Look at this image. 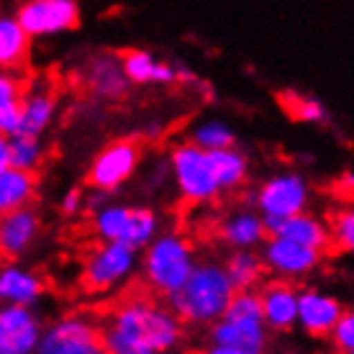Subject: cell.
I'll return each mask as SVG.
<instances>
[{
    "label": "cell",
    "mask_w": 354,
    "mask_h": 354,
    "mask_svg": "<svg viewBox=\"0 0 354 354\" xmlns=\"http://www.w3.org/2000/svg\"><path fill=\"white\" fill-rule=\"evenodd\" d=\"M270 234L283 236V239H290V241H295V244H303V247L319 249V252H326L328 249L326 221L308 211L295 213V216H290V218L280 221Z\"/></svg>",
    "instance_id": "obj_22"
},
{
    "label": "cell",
    "mask_w": 354,
    "mask_h": 354,
    "mask_svg": "<svg viewBox=\"0 0 354 354\" xmlns=\"http://www.w3.org/2000/svg\"><path fill=\"white\" fill-rule=\"evenodd\" d=\"M328 339L339 354H354V313L344 310L334 328L328 331Z\"/></svg>",
    "instance_id": "obj_32"
},
{
    "label": "cell",
    "mask_w": 354,
    "mask_h": 354,
    "mask_svg": "<svg viewBox=\"0 0 354 354\" xmlns=\"http://www.w3.org/2000/svg\"><path fill=\"white\" fill-rule=\"evenodd\" d=\"M57 111H59V97L52 85L34 82L31 88H24L18 103V133L44 136L52 129Z\"/></svg>",
    "instance_id": "obj_14"
},
{
    "label": "cell",
    "mask_w": 354,
    "mask_h": 354,
    "mask_svg": "<svg viewBox=\"0 0 354 354\" xmlns=\"http://www.w3.org/2000/svg\"><path fill=\"white\" fill-rule=\"evenodd\" d=\"M142 252L144 280L162 298L180 290L198 262L193 241L180 231H160Z\"/></svg>",
    "instance_id": "obj_3"
},
{
    "label": "cell",
    "mask_w": 354,
    "mask_h": 354,
    "mask_svg": "<svg viewBox=\"0 0 354 354\" xmlns=\"http://www.w3.org/2000/svg\"><path fill=\"white\" fill-rule=\"evenodd\" d=\"M211 344H229L247 349L252 354H265L267 349V326L262 319L254 316H234L221 313V319L211 324Z\"/></svg>",
    "instance_id": "obj_15"
},
{
    "label": "cell",
    "mask_w": 354,
    "mask_h": 354,
    "mask_svg": "<svg viewBox=\"0 0 354 354\" xmlns=\"http://www.w3.org/2000/svg\"><path fill=\"white\" fill-rule=\"evenodd\" d=\"M108 203V193H100V190H93V193H85V211L95 213L97 208H103Z\"/></svg>",
    "instance_id": "obj_34"
},
{
    "label": "cell",
    "mask_w": 354,
    "mask_h": 354,
    "mask_svg": "<svg viewBox=\"0 0 354 354\" xmlns=\"http://www.w3.org/2000/svg\"><path fill=\"white\" fill-rule=\"evenodd\" d=\"M162 223L160 216L144 208V205H129V203H111L108 201L103 208L93 213V231L100 241H115L142 252L157 234Z\"/></svg>",
    "instance_id": "obj_4"
},
{
    "label": "cell",
    "mask_w": 354,
    "mask_h": 354,
    "mask_svg": "<svg viewBox=\"0 0 354 354\" xmlns=\"http://www.w3.org/2000/svg\"><path fill=\"white\" fill-rule=\"evenodd\" d=\"M82 211H85V193H82L80 187H70L59 198V213L62 216H77Z\"/></svg>",
    "instance_id": "obj_33"
},
{
    "label": "cell",
    "mask_w": 354,
    "mask_h": 354,
    "mask_svg": "<svg viewBox=\"0 0 354 354\" xmlns=\"http://www.w3.org/2000/svg\"><path fill=\"white\" fill-rule=\"evenodd\" d=\"M183 321L151 298H129L108 313L100 326L106 354H167L183 339Z\"/></svg>",
    "instance_id": "obj_1"
},
{
    "label": "cell",
    "mask_w": 354,
    "mask_h": 354,
    "mask_svg": "<svg viewBox=\"0 0 354 354\" xmlns=\"http://www.w3.org/2000/svg\"><path fill=\"white\" fill-rule=\"evenodd\" d=\"M31 52V39L21 28L16 16H0V70H13L24 67Z\"/></svg>",
    "instance_id": "obj_25"
},
{
    "label": "cell",
    "mask_w": 354,
    "mask_h": 354,
    "mask_svg": "<svg viewBox=\"0 0 354 354\" xmlns=\"http://www.w3.org/2000/svg\"><path fill=\"white\" fill-rule=\"evenodd\" d=\"M16 18L28 39H52L80 24V0H24Z\"/></svg>",
    "instance_id": "obj_10"
},
{
    "label": "cell",
    "mask_w": 354,
    "mask_h": 354,
    "mask_svg": "<svg viewBox=\"0 0 354 354\" xmlns=\"http://www.w3.org/2000/svg\"><path fill=\"white\" fill-rule=\"evenodd\" d=\"M34 354H106L100 344V326L88 313H67L44 324Z\"/></svg>",
    "instance_id": "obj_8"
},
{
    "label": "cell",
    "mask_w": 354,
    "mask_h": 354,
    "mask_svg": "<svg viewBox=\"0 0 354 354\" xmlns=\"http://www.w3.org/2000/svg\"><path fill=\"white\" fill-rule=\"evenodd\" d=\"M344 313V306L337 295L321 288H303L298 290V316L295 326H301L308 337H328L339 316Z\"/></svg>",
    "instance_id": "obj_13"
},
{
    "label": "cell",
    "mask_w": 354,
    "mask_h": 354,
    "mask_svg": "<svg viewBox=\"0 0 354 354\" xmlns=\"http://www.w3.org/2000/svg\"><path fill=\"white\" fill-rule=\"evenodd\" d=\"M234 292L236 290L221 262L201 259L195 262L193 272L187 274L183 288L167 298V306L183 324L211 326L216 319H221Z\"/></svg>",
    "instance_id": "obj_2"
},
{
    "label": "cell",
    "mask_w": 354,
    "mask_h": 354,
    "mask_svg": "<svg viewBox=\"0 0 354 354\" xmlns=\"http://www.w3.org/2000/svg\"><path fill=\"white\" fill-rule=\"evenodd\" d=\"M82 82L97 100H121L129 93V80L121 67V54H93L82 67Z\"/></svg>",
    "instance_id": "obj_16"
},
{
    "label": "cell",
    "mask_w": 354,
    "mask_h": 354,
    "mask_svg": "<svg viewBox=\"0 0 354 354\" xmlns=\"http://www.w3.org/2000/svg\"><path fill=\"white\" fill-rule=\"evenodd\" d=\"M259 257H262L265 270H270L277 280L292 283V280H303V277L316 272L324 262V252L270 234L262 241V254Z\"/></svg>",
    "instance_id": "obj_11"
},
{
    "label": "cell",
    "mask_w": 354,
    "mask_h": 354,
    "mask_svg": "<svg viewBox=\"0 0 354 354\" xmlns=\"http://www.w3.org/2000/svg\"><path fill=\"white\" fill-rule=\"evenodd\" d=\"M208 154V165L211 172L216 177V183L221 187V193H231V190H239L249 177V160L241 149L226 147V149H213L205 151Z\"/></svg>",
    "instance_id": "obj_23"
},
{
    "label": "cell",
    "mask_w": 354,
    "mask_h": 354,
    "mask_svg": "<svg viewBox=\"0 0 354 354\" xmlns=\"http://www.w3.org/2000/svg\"><path fill=\"white\" fill-rule=\"evenodd\" d=\"M285 108H288V113L295 118V121H303V124H326L328 121V113H326V106L316 100V97L310 95H295V93H288L283 97Z\"/></svg>",
    "instance_id": "obj_30"
},
{
    "label": "cell",
    "mask_w": 354,
    "mask_h": 354,
    "mask_svg": "<svg viewBox=\"0 0 354 354\" xmlns=\"http://www.w3.org/2000/svg\"><path fill=\"white\" fill-rule=\"evenodd\" d=\"M167 172L172 175V183H175L177 193L185 203H213L221 195V187H218L211 172V165H208V154L203 149H198L195 144H190L187 139L177 142L169 149Z\"/></svg>",
    "instance_id": "obj_5"
},
{
    "label": "cell",
    "mask_w": 354,
    "mask_h": 354,
    "mask_svg": "<svg viewBox=\"0 0 354 354\" xmlns=\"http://www.w3.org/2000/svg\"><path fill=\"white\" fill-rule=\"evenodd\" d=\"M44 331L36 308L0 303V354H34Z\"/></svg>",
    "instance_id": "obj_12"
},
{
    "label": "cell",
    "mask_w": 354,
    "mask_h": 354,
    "mask_svg": "<svg viewBox=\"0 0 354 354\" xmlns=\"http://www.w3.org/2000/svg\"><path fill=\"white\" fill-rule=\"evenodd\" d=\"M121 67L129 85H175L177 64L154 57L147 49H129L121 54Z\"/></svg>",
    "instance_id": "obj_20"
},
{
    "label": "cell",
    "mask_w": 354,
    "mask_h": 354,
    "mask_svg": "<svg viewBox=\"0 0 354 354\" xmlns=\"http://www.w3.org/2000/svg\"><path fill=\"white\" fill-rule=\"evenodd\" d=\"M218 234H221L223 244H229L231 249H257L270 236L262 216L254 208H239L231 216H226Z\"/></svg>",
    "instance_id": "obj_21"
},
{
    "label": "cell",
    "mask_w": 354,
    "mask_h": 354,
    "mask_svg": "<svg viewBox=\"0 0 354 354\" xmlns=\"http://www.w3.org/2000/svg\"><path fill=\"white\" fill-rule=\"evenodd\" d=\"M39 234L41 218L31 205L0 216V257L8 262L21 259L39 241Z\"/></svg>",
    "instance_id": "obj_17"
},
{
    "label": "cell",
    "mask_w": 354,
    "mask_h": 354,
    "mask_svg": "<svg viewBox=\"0 0 354 354\" xmlns=\"http://www.w3.org/2000/svg\"><path fill=\"white\" fill-rule=\"evenodd\" d=\"M201 354H252V352L239 349V346H229V344H208Z\"/></svg>",
    "instance_id": "obj_35"
},
{
    "label": "cell",
    "mask_w": 354,
    "mask_h": 354,
    "mask_svg": "<svg viewBox=\"0 0 354 354\" xmlns=\"http://www.w3.org/2000/svg\"><path fill=\"white\" fill-rule=\"evenodd\" d=\"M139 265V252L115 241H100L88 252L82 262V285L88 292L103 295V292L118 290L129 283Z\"/></svg>",
    "instance_id": "obj_7"
},
{
    "label": "cell",
    "mask_w": 354,
    "mask_h": 354,
    "mask_svg": "<svg viewBox=\"0 0 354 354\" xmlns=\"http://www.w3.org/2000/svg\"><path fill=\"white\" fill-rule=\"evenodd\" d=\"M39 185L34 172H24L16 167H6L0 172V216L26 208L36 201Z\"/></svg>",
    "instance_id": "obj_24"
},
{
    "label": "cell",
    "mask_w": 354,
    "mask_h": 354,
    "mask_svg": "<svg viewBox=\"0 0 354 354\" xmlns=\"http://www.w3.org/2000/svg\"><path fill=\"white\" fill-rule=\"evenodd\" d=\"M259 306L267 331H290L298 316V288L285 280H274L259 290Z\"/></svg>",
    "instance_id": "obj_19"
},
{
    "label": "cell",
    "mask_w": 354,
    "mask_h": 354,
    "mask_svg": "<svg viewBox=\"0 0 354 354\" xmlns=\"http://www.w3.org/2000/svg\"><path fill=\"white\" fill-rule=\"evenodd\" d=\"M10 147V167L24 169V172H39V167L46 160V147L41 136L34 133H13L8 139Z\"/></svg>",
    "instance_id": "obj_29"
},
{
    "label": "cell",
    "mask_w": 354,
    "mask_h": 354,
    "mask_svg": "<svg viewBox=\"0 0 354 354\" xmlns=\"http://www.w3.org/2000/svg\"><path fill=\"white\" fill-rule=\"evenodd\" d=\"M221 265L229 274L234 290H254L265 277L262 257L254 249H231V254Z\"/></svg>",
    "instance_id": "obj_26"
},
{
    "label": "cell",
    "mask_w": 354,
    "mask_h": 354,
    "mask_svg": "<svg viewBox=\"0 0 354 354\" xmlns=\"http://www.w3.org/2000/svg\"><path fill=\"white\" fill-rule=\"evenodd\" d=\"M187 142L203 151L226 149V147L236 144V133H234V126L223 118H203V121L193 124V129L187 133Z\"/></svg>",
    "instance_id": "obj_28"
},
{
    "label": "cell",
    "mask_w": 354,
    "mask_h": 354,
    "mask_svg": "<svg viewBox=\"0 0 354 354\" xmlns=\"http://www.w3.org/2000/svg\"><path fill=\"white\" fill-rule=\"evenodd\" d=\"M328 226V247H334L337 252H344L349 254L354 249V211L349 205L339 208L334 213V218Z\"/></svg>",
    "instance_id": "obj_31"
},
{
    "label": "cell",
    "mask_w": 354,
    "mask_h": 354,
    "mask_svg": "<svg viewBox=\"0 0 354 354\" xmlns=\"http://www.w3.org/2000/svg\"><path fill=\"white\" fill-rule=\"evenodd\" d=\"M46 292V283L41 274L18 265V262H6L0 265V303L3 306H26L36 308Z\"/></svg>",
    "instance_id": "obj_18"
},
{
    "label": "cell",
    "mask_w": 354,
    "mask_h": 354,
    "mask_svg": "<svg viewBox=\"0 0 354 354\" xmlns=\"http://www.w3.org/2000/svg\"><path fill=\"white\" fill-rule=\"evenodd\" d=\"M252 201H254V211L262 216L267 231H272L285 218L308 211L310 185L306 175L288 169V172L267 177Z\"/></svg>",
    "instance_id": "obj_6"
},
{
    "label": "cell",
    "mask_w": 354,
    "mask_h": 354,
    "mask_svg": "<svg viewBox=\"0 0 354 354\" xmlns=\"http://www.w3.org/2000/svg\"><path fill=\"white\" fill-rule=\"evenodd\" d=\"M8 139L6 133H0V172L6 167H10V147H8Z\"/></svg>",
    "instance_id": "obj_36"
},
{
    "label": "cell",
    "mask_w": 354,
    "mask_h": 354,
    "mask_svg": "<svg viewBox=\"0 0 354 354\" xmlns=\"http://www.w3.org/2000/svg\"><path fill=\"white\" fill-rule=\"evenodd\" d=\"M24 80L13 70H0V133H18V103L24 95Z\"/></svg>",
    "instance_id": "obj_27"
},
{
    "label": "cell",
    "mask_w": 354,
    "mask_h": 354,
    "mask_svg": "<svg viewBox=\"0 0 354 354\" xmlns=\"http://www.w3.org/2000/svg\"><path fill=\"white\" fill-rule=\"evenodd\" d=\"M142 165V147L133 139H113L97 151L88 169V183L93 190L115 193L139 172Z\"/></svg>",
    "instance_id": "obj_9"
}]
</instances>
